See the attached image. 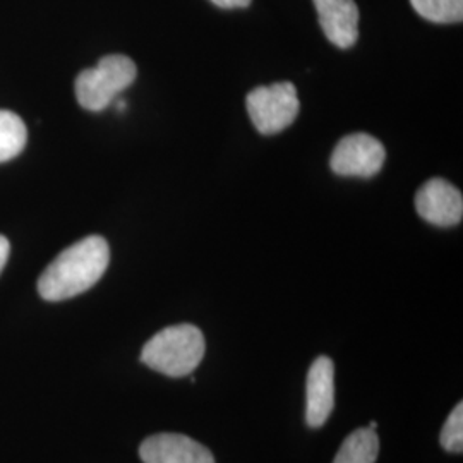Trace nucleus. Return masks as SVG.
Instances as JSON below:
<instances>
[{
    "instance_id": "obj_4",
    "label": "nucleus",
    "mask_w": 463,
    "mask_h": 463,
    "mask_svg": "<svg viewBox=\"0 0 463 463\" xmlns=\"http://www.w3.org/2000/svg\"><path fill=\"white\" fill-rule=\"evenodd\" d=\"M246 107L254 128L265 136L285 131L300 110L298 90L288 81L254 88L249 91Z\"/></svg>"
},
{
    "instance_id": "obj_11",
    "label": "nucleus",
    "mask_w": 463,
    "mask_h": 463,
    "mask_svg": "<svg viewBox=\"0 0 463 463\" xmlns=\"http://www.w3.org/2000/svg\"><path fill=\"white\" fill-rule=\"evenodd\" d=\"M28 141V131L21 117L0 110V164L16 158Z\"/></svg>"
},
{
    "instance_id": "obj_3",
    "label": "nucleus",
    "mask_w": 463,
    "mask_h": 463,
    "mask_svg": "<svg viewBox=\"0 0 463 463\" xmlns=\"http://www.w3.org/2000/svg\"><path fill=\"white\" fill-rule=\"evenodd\" d=\"M137 67L126 55H107L76 78V99L84 110L101 112L134 83Z\"/></svg>"
},
{
    "instance_id": "obj_14",
    "label": "nucleus",
    "mask_w": 463,
    "mask_h": 463,
    "mask_svg": "<svg viewBox=\"0 0 463 463\" xmlns=\"http://www.w3.org/2000/svg\"><path fill=\"white\" fill-rule=\"evenodd\" d=\"M215 5L222 9H239V7H248L250 0H212Z\"/></svg>"
},
{
    "instance_id": "obj_2",
    "label": "nucleus",
    "mask_w": 463,
    "mask_h": 463,
    "mask_svg": "<svg viewBox=\"0 0 463 463\" xmlns=\"http://www.w3.org/2000/svg\"><path fill=\"white\" fill-rule=\"evenodd\" d=\"M206 352L204 335L194 325H174L153 335L141 350V363L168 378L196 371Z\"/></svg>"
},
{
    "instance_id": "obj_12",
    "label": "nucleus",
    "mask_w": 463,
    "mask_h": 463,
    "mask_svg": "<svg viewBox=\"0 0 463 463\" xmlns=\"http://www.w3.org/2000/svg\"><path fill=\"white\" fill-rule=\"evenodd\" d=\"M419 16L438 24L460 23L463 19V0H411Z\"/></svg>"
},
{
    "instance_id": "obj_13",
    "label": "nucleus",
    "mask_w": 463,
    "mask_h": 463,
    "mask_svg": "<svg viewBox=\"0 0 463 463\" xmlns=\"http://www.w3.org/2000/svg\"><path fill=\"white\" fill-rule=\"evenodd\" d=\"M439 443L448 453H462L463 451V403L460 402L451 414L448 415L447 422L439 434Z\"/></svg>"
},
{
    "instance_id": "obj_1",
    "label": "nucleus",
    "mask_w": 463,
    "mask_h": 463,
    "mask_svg": "<svg viewBox=\"0 0 463 463\" xmlns=\"http://www.w3.org/2000/svg\"><path fill=\"white\" fill-rule=\"evenodd\" d=\"M110 263V248L99 235H90L62 250L38 280L40 296L59 302L90 290Z\"/></svg>"
},
{
    "instance_id": "obj_15",
    "label": "nucleus",
    "mask_w": 463,
    "mask_h": 463,
    "mask_svg": "<svg viewBox=\"0 0 463 463\" xmlns=\"http://www.w3.org/2000/svg\"><path fill=\"white\" fill-rule=\"evenodd\" d=\"M9 241L4 237V235H0V271L4 269V266L7 263V258H9Z\"/></svg>"
},
{
    "instance_id": "obj_10",
    "label": "nucleus",
    "mask_w": 463,
    "mask_h": 463,
    "mask_svg": "<svg viewBox=\"0 0 463 463\" xmlns=\"http://www.w3.org/2000/svg\"><path fill=\"white\" fill-rule=\"evenodd\" d=\"M380 438L376 430L361 428L345 438L333 463H376Z\"/></svg>"
},
{
    "instance_id": "obj_5",
    "label": "nucleus",
    "mask_w": 463,
    "mask_h": 463,
    "mask_svg": "<svg viewBox=\"0 0 463 463\" xmlns=\"http://www.w3.org/2000/svg\"><path fill=\"white\" fill-rule=\"evenodd\" d=\"M386 151L380 141L365 133L345 136L331 155V170L342 177L369 179L380 172Z\"/></svg>"
},
{
    "instance_id": "obj_8",
    "label": "nucleus",
    "mask_w": 463,
    "mask_h": 463,
    "mask_svg": "<svg viewBox=\"0 0 463 463\" xmlns=\"http://www.w3.org/2000/svg\"><path fill=\"white\" fill-rule=\"evenodd\" d=\"M335 407V364L330 357L319 355L309 367L306 384V422L317 430L325 426Z\"/></svg>"
},
{
    "instance_id": "obj_6",
    "label": "nucleus",
    "mask_w": 463,
    "mask_h": 463,
    "mask_svg": "<svg viewBox=\"0 0 463 463\" xmlns=\"http://www.w3.org/2000/svg\"><path fill=\"white\" fill-rule=\"evenodd\" d=\"M415 208L436 227L458 225L463 218L462 191L445 179H430L415 194Z\"/></svg>"
},
{
    "instance_id": "obj_9",
    "label": "nucleus",
    "mask_w": 463,
    "mask_h": 463,
    "mask_svg": "<svg viewBox=\"0 0 463 463\" xmlns=\"http://www.w3.org/2000/svg\"><path fill=\"white\" fill-rule=\"evenodd\" d=\"M319 24L338 49H350L359 38V9L354 0H313Z\"/></svg>"
},
{
    "instance_id": "obj_16",
    "label": "nucleus",
    "mask_w": 463,
    "mask_h": 463,
    "mask_svg": "<svg viewBox=\"0 0 463 463\" xmlns=\"http://www.w3.org/2000/svg\"><path fill=\"white\" fill-rule=\"evenodd\" d=\"M376 428H378V424H376L374 420H371V424H369V430H376Z\"/></svg>"
},
{
    "instance_id": "obj_7",
    "label": "nucleus",
    "mask_w": 463,
    "mask_h": 463,
    "mask_svg": "<svg viewBox=\"0 0 463 463\" xmlns=\"http://www.w3.org/2000/svg\"><path fill=\"white\" fill-rule=\"evenodd\" d=\"M143 463H215L213 453L196 439L175 434L160 432L148 436L139 447Z\"/></svg>"
}]
</instances>
